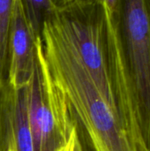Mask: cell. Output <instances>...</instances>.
Returning <instances> with one entry per match:
<instances>
[{
  "label": "cell",
  "mask_w": 150,
  "mask_h": 151,
  "mask_svg": "<svg viewBox=\"0 0 150 151\" xmlns=\"http://www.w3.org/2000/svg\"><path fill=\"white\" fill-rule=\"evenodd\" d=\"M111 37L109 80L125 131L150 137V0H120Z\"/></svg>",
  "instance_id": "1"
},
{
  "label": "cell",
  "mask_w": 150,
  "mask_h": 151,
  "mask_svg": "<svg viewBox=\"0 0 150 151\" xmlns=\"http://www.w3.org/2000/svg\"><path fill=\"white\" fill-rule=\"evenodd\" d=\"M42 42L49 72L91 150L134 151L112 107L74 56L45 29Z\"/></svg>",
  "instance_id": "2"
},
{
  "label": "cell",
  "mask_w": 150,
  "mask_h": 151,
  "mask_svg": "<svg viewBox=\"0 0 150 151\" xmlns=\"http://www.w3.org/2000/svg\"><path fill=\"white\" fill-rule=\"evenodd\" d=\"M27 88V111L34 151H59L71 140L75 122L65 96L54 82L42 52V39Z\"/></svg>",
  "instance_id": "3"
},
{
  "label": "cell",
  "mask_w": 150,
  "mask_h": 151,
  "mask_svg": "<svg viewBox=\"0 0 150 151\" xmlns=\"http://www.w3.org/2000/svg\"><path fill=\"white\" fill-rule=\"evenodd\" d=\"M0 151H34L27 85L0 84Z\"/></svg>",
  "instance_id": "4"
},
{
  "label": "cell",
  "mask_w": 150,
  "mask_h": 151,
  "mask_svg": "<svg viewBox=\"0 0 150 151\" xmlns=\"http://www.w3.org/2000/svg\"><path fill=\"white\" fill-rule=\"evenodd\" d=\"M26 17L20 0H15L8 35V77L14 88L29 82L37 52V41Z\"/></svg>",
  "instance_id": "5"
},
{
  "label": "cell",
  "mask_w": 150,
  "mask_h": 151,
  "mask_svg": "<svg viewBox=\"0 0 150 151\" xmlns=\"http://www.w3.org/2000/svg\"><path fill=\"white\" fill-rule=\"evenodd\" d=\"M14 2L15 0H0V84L9 81L7 44Z\"/></svg>",
  "instance_id": "6"
},
{
  "label": "cell",
  "mask_w": 150,
  "mask_h": 151,
  "mask_svg": "<svg viewBox=\"0 0 150 151\" xmlns=\"http://www.w3.org/2000/svg\"><path fill=\"white\" fill-rule=\"evenodd\" d=\"M26 17L36 39H42V31L47 17L55 10L50 0H20Z\"/></svg>",
  "instance_id": "7"
},
{
  "label": "cell",
  "mask_w": 150,
  "mask_h": 151,
  "mask_svg": "<svg viewBox=\"0 0 150 151\" xmlns=\"http://www.w3.org/2000/svg\"><path fill=\"white\" fill-rule=\"evenodd\" d=\"M99 1L103 4L111 22L115 23L118 14L120 0H99Z\"/></svg>",
  "instance_id": "8"
},
{
  "label": "cell",
  "mask_w": 150,
  "mask_h": 151,
  "mask_svg": "<svg viewBox=\"0 0 150 151\" xmlns=\"http://www.w3.org/2000/svg\"><path fill=\"white\" fill-rule=\"evenodd\" d=\"M73 151H92L91 149L89 148V146L88 145L87 142L85 141V139L82 137V135L78 131L77 127H76V134H75V137H74Z\"/></svg>",
  "instance_id": "9"
},
{
  "label": "cell",
  "mask_w": 150,
  "mask_h": 151,
  "mask_svg": "<svg viewBox=\"0 0 150 151\" xmlns=\"http://www.w3.org/2000/svg\"><path fill=\"white\" fill-rule=\"evenodd\" d=\"M54 9H62L79 0H50Z\"/></svg>",
  "instance_id": "10"
},
{
  "label": "cell",
  "mask_w": 150,
  "mask_h": 151,
  "mask_svg": "<svg viewBox=\"0 0 150 151\" xmlns=\"http://www.w3.org/2000/svg\"><path fill=\"white\" fill-rule=\"evenodd\" d=\"M75 134H76V125H75V130L72 134V136L70 140V142L64 147L62 148L59 151H73V143H74V137H75Z\"/></svg>",
  "instance_id": "11"
}]
</instances>
